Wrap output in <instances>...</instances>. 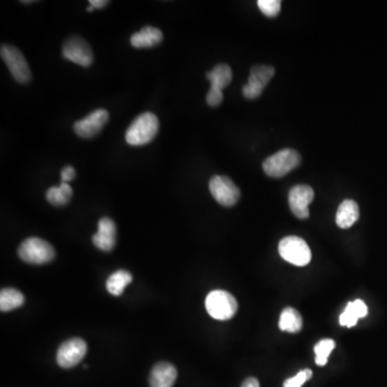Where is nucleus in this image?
<instances>
[{"instance_id": "6", "label": "nucleus", "mask_w": 387, "mask_h": 387, "mask_svg": "<svg viewBox=\"0 0 387 387\" xmlns=\"http://www.w3.org/2000/svg\"><path fill=\"white\" fill-rule=\"evenodd\" d=\"M0 54L15 81L21 84H26L30 81L32 72L30 66L18 47L10 45H3L0 49Z\"/></svg>"}, {"instance_id": "4", "label": "nucleus", "mask_w": 387, "mask_h": 387, "mask_svg": "<svg viewBox=\"0 0 387 387\" xmlns=\"http://www.w3.org/2000/svg\"><path fill=\"white\" fill-rule=\"evenodd\" d=\"M208 313L219 321H227L237 313L238 302L232 294L222 289L211 291L206 298Z\"/></svg>"}, {"instance_id": "25", "label": "nucleus", "mask_w": 387, "mask_h": 387, "mask_svg": "<svg viewBox=\"0 0 387 387\" xmlns=\"http://www.w3.org/2000/svg\"><path fill=\"white\" fill-rule=\"evenodd\" d=\"M311 377H312V371L310 369L302 370L291 379H287L284 382L283 387H301L307 381L310 380Z\"/></svg>"}, {"instance_id": "8", "label": "nucleus", "mask_w": 387, "mask_h": 387, "mask_svg": "<svg viewBox=\"0 0 387 387\" xmlns=\"http://www.w3.org/2000/svg\"><path fill=\"white\" fill-rule=\"evenodd\" d=\"M87 352V344L83 339H68L60 344L57 351V364L64 369L76 367L85 357Z\"/></svg>"}, {"instance_id": "19", "label": "nucleus", "mask_w": 387, "mask_h": 387, "mask_svg": "<svg viewBox=\"0 0 387 387\" xmlns=\"http://www.w3.org/2000/svg\"><path fill=\"white\" fill-rule=\"evenodd\" d=\"M133 281V276L127 270H118L109 276L107 280L106 287L109 293L113 296H121L126 286Z\"/></svg>"}, {"instance_id": "13", "label": "nucleus", "mask_w": 387, "mask_h": 387, "mask_svg": "<svg viewBox=\"0 0 387 387\" xmlns=\"http://www.w3.org/2000/svg\"><path fill=\"white\" fill-rule=\"evenodd\" d=\"M116 225L110 217H102L98 222V232L93 236V243L102 252H110L116 245Z\"/></svg>"}, {"instance_id": "17", "label": "nucleus", "mask_w": 387, "mask_h": 387, "mask_svg": "<svg viewBox=\"0 0 387 387\" xmlns=\"http://www.w3.org/2000/svg\"><path fill=\"white\" fill-rule=\"evenodd\" d=\"M207 79L211 83L212 91H223L232 80V70L228 65L219 64L211 71L208 72Z\"/></svg>"}, {"instance_id": "3", "label": "nucleus", "mask_w": 387, "mask_h": 387, "mask_svg": "<svg viewBox=\"0 0 387 387\" xmlns=\"http://www.w3.org/2000/svg\"><path fill=\"white\" fill-rule=\"evenodd\" d=\"M18 254L23 262L32 265H45L56 256L54 247L49 242L38 237H30L21 243Z\"/></svg>"}, {"instance_id": "14", "label": "nucleus", "mask_w": 387, "mask_h": 387, "mask_svg": "<svg viewBox=\"0 0 387 387\" xmlns=\"http://www.w3.org/2000/svg\"><path fill=\"white\" fill-rule=\"evenodd\" d=\"M178 377L177 368L170 363L156 364L150 373V387H173Z\"/></svg>"}, {"instance_id": "16", "label": "nucleus", "mask_w": 387, "mask_h": 387, "mask_svg": "<svg viewBox=\"0 0 387 387\" xmlns=\"http://www.w3.org/2000/svg\"><path fill=\"white\" fill-rule=\"evenodd\" d=\"M360 219V208L354 200L346 199L339 206L335 223L342 230H348Z\"/></svg>"}, {"instance_id": "9", "label": "nucleus", "mask_w": 387, "mask_h": 387, "mask_svg": "<svg viewBox=\"0 0 387 387\" xmlns=\"http://www.w3.org/2000/svg\"><path fill=\"white\" fill-rule=\"evenodd\" d=\"M63 55L66 60L82 67L91 66L94 60V53L91 45L79 36H72L65 41Z\"/></svg>"}, {"instance_id": "5", "label": "nucleus", "mask_w": 387, "mask_h": 387, "mask_svg": "<svg viewBox=\"0 0 387 387\" xmlns=\"http://www.w3.org/2000/svg\"><path fill=\"white\" fill-rule=\"evenodd\" d=\"M279 253L286 262L298 267L307 266L312 258L307 242L296 236L283 238L279 243Z\"/></svg>"}, {"instance_id": "12", "label": "nucleus", "mask_w": 387, "mask_h": 387, "mask_svg": "<svg viewBox=\"0 0 387 387\" xmlns=\"http://www.w3.org/2000/svg\"><path fill=\"white\" fill-rule=\"evenodd\" d=\"M314 199L313 188L306 184L295 185L289 194V208L291 212L300 220H306L309 215V205Z\"/></svg>"}, {"instance_id": "24", "label": "nucleus", "mask_w": 387, "mask_h": 387, "mask_svg": "<svg viewBox=\"0 0 387 387\" xmlns=\"http://www.w3.org/2000/svg\"><path fill=\"white\" fill-rule=\"evenodd\" d=\"M257 5H258L259 10L269 18H274L281 11L280 0H258Z\"/></svg>"}, {"instance_id": "21", "label": "nucleus", "mask_w": 387, "mask_h": 387, "mask_svg": "<svg viewBox=\"0 0 387 387\" xmlns=\"http://www.w3.org/2000/svg\"><path fill=\"white\" fill-rule=\"evenodd\" d=\"M24 295L19 289H3L0 291V310L9 312L24 305Z\"/></svg>"}, {"instance_id": "26", "label": "nucleus", "mask_w": 387, "mask_h": 387, "mask_svg": "<svg viewBox=\"0 0 387 387\" xmlns=\"http://www.w3.org/2000/svg\"><path fill=\"white\" fill-rule=\"evenodd\" d=\"M60 177H62L63 182L65 183L74 180V178H76V170H74V168L71 167V166H66V167L63 168Z\"/></svg>"}, {"instance_id": "1", "label": "nucleus", "mask_w": 387, "mask_h": 387, "mask_svg": "<svg viewBox=\"0 0 387 387\" xmlns=\"http://www.w3.org/2000/svg\"><path fill=\"white\" fill-rule=\"evenodd\" d=\"M159 129L157 116L152 112L140 114L133 120L126 131V142L129 146H140L148 144L155 138Z\"/></svg>"}, {"instance_id": "22", "label": "nucleus", "mask_w": 387, "mask_h": 387, "mask_svg": "<svg viewBox=\"0 0 387 387\" xmlns=\"http://www.w3.org/2000/svg\"><path fill=\"white\" fill-rule=\"evenodd\" d=\"M72 194L74 192H72L71 186L68 183L62 182L58 188L56 186L49 188L45 197L51 205L55 206V207H62L69 203Z\"/></svg>"}, {"instance_id": "20", "label": "nucleus", "mask_w": 387, "mask_h": 387, "mask_svg": "<svg viewBox=\"0 0 387 387\" xmlns=\"http://www.w3.org/2000/svg\"><path fill=\"white\" fill-rule=\"evenodd\" d=\"M302 325H304V322H302V318L298 311L291 307L284 309L280 316L279 327L281 331H287V333H298L301 331Z\"/></svg>"}, {"instance_id": "11", "label": "nucleus", "mask_w": 387, "mask_h": 387, "mask_svg": "<svg viewBox=\"0 0 387 387\" xmlns=\"http://www.w3.org/2000/svg\"><path fill=\"white\" fill-rule=\"evenodd\" d=\"M108 121L109 112L104 109H97L84 119L76 122L74 129L81 138H93L102 131Z\"/></svg>"}, {"instance_id": "29", "label": "nucleus", "mask_w": 387, "mask_h": 387, "mask_svg": "<svg viewBox=\"0 0 387 387\" xmlns=\"http://www.w3.org/2000/svg\"><path fill=\"white\" fill-rule=\"evenodd\" d=\"M95 8L93 7V5H89V7H87V12H93V11H94Z\"/></svg>"}, {"instance_id": "10", "label": "nucleus", "mask_w": 387, "mask_h": 387, "mask_svg": "<svg viewBox=\"0 0 387 387\" xmlns=\"http://www.w3.org/2000/svg\"><path fill=\"white\" fill-rule=\"evenodd\" d=\"M274 67L266 66V65H256L252 67L251 74L249 81L242 87L243 96L247 99H256L262 95L263 91L267 87V84L274 78Z\"/></svg>"}, {"instance_id": "28", "label": "nucleus", "mask_w": 387, "mask_h": 387, "mask_svg": "<svg viewBox=\"0 0 387 387\" xmlns=\"http://www.w3.org/2000/svg\"><path fill=\"white\" fill-rule=\"evenodd\" d=\"M109 1H106V0H91L89 1V5H93L95 9H102V8L106 7Z\"/></svg>"}, {"instance_id": "15", "label": "nucleus", "mask_w": 387, "mask_h": 387, "mask_svg": "<svg viewBox=\"0 0 387 387\" xmlns=\"http://www.w3.org/2000/svg\"><path fill=\"white\" fill-rule=\"evenodd\" d=\"M163 38V32L161 30L152 26H146L140 32L131 36V43L136 49H148L162 43Z\"/></svg>"}, {"instance_id": "2", "label": "nucleus", "mask_w": 387, "mask_h": 387, "mask_svg": "<svg viewBox=\"0 0 387 387\" xmlns=\"http://www.w3.org/2000/svg\"><path fill=\"white\" fill-rule=\"evenodd\" d=\"M300 154L293 148H284L269 156L263 163V169L270 178H283L300 164Z\"/></svg>"}, {"instance_id": "7", "label": "nucleus", "mask_w": 387, "mask_h": 387, "mask_svg": "<svg viewBox=\"0 0 387 387\" xmlns=\"http://www.w3.org/2000/svg\"><path fill=\"white\" fill-rule=\"evenodd\" d=\"M209 190L217 203L224 207H232L240 198V190L237 185L225 175L212 177L209 182Z\"/></svg>"}, {"instance_id": "23", "label": "nucleus", "mask_w": 387, "mask_h": 387, "mask_svg": "<svg viewBox=\"0 0 387 387\" xmlns=\"http://www.w3.org/2000/svg\"><path fill=\"white\" fill-rule=\"evenodd\" d=\"M335 346V341L331 340V339H324V340L320 341L314 348L316 355V365L325 366L327 364L328 357L331 355V353L333 352Z\"/></svg>"}, {"instance_id": "27", "label": "nucleus", "mask_w": 387, "mask_h": 387, "mask_svg": "<svg viewBox=\"0 0 387 387\" xmlns=\"http://www.w3.org/2000/svg\"><path fill=\"white\" fill-rule=\"evenodd\" d=\"M242 387H259V382L255 377H247V380L243 382Z\"/></svg>"}, {"instance_id": "18", "label": "nucleus", "mask_w": 387, "mask_h": 387, "mask_svg": "<svg viewBox=\"0 0 387 387\" xmlns=\"http://www.w3.org/2000/svg\"><path fill=\"white\" fill-rule=\"evenodd\" d=\"M368 314V308L363 300L353 301L349 302L346 310L340 316V324L346 327H353L355 326L360 318H365Z\"/></svg>"}]
</instances>
